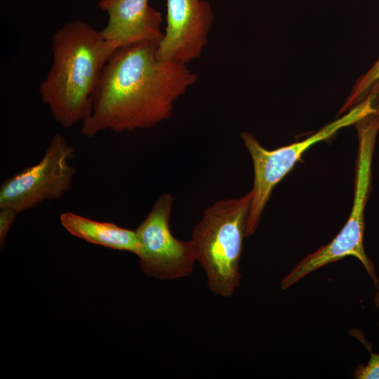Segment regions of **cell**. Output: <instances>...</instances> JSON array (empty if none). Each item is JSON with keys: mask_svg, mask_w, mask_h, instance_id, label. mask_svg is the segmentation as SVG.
I'll list each match as a JSON object with an SVG mask.
<instances>
[{"mask_svg": "<svg viewBox=\"0 0 379 379\" xmlns=\"http://www.w3.org/2000/svg\"><path fill=\"white\" fill-rule=\"evenodd\" d=\"M156 42L121 47L107 62L80 133L93 138L154 128L173 115L175 102L197 81L187 64L160 60Z\"/></svg>", "mask_w": 379, "mask_h": 379, "instance_id": "1", "label": "cell"}, {"mask_svg": "<svg viewBox=\"0 0 379 379\" xmlns=\"http://www.w3.org/2000/svg\"><path fill=\"white\" fill-rule=\"evenodd\" d=\"M51 50L52 64L39 95L55 121L69 128L90 115L104 67L117 48L100 30L77 19L55 30Z\"/></svg>", "mask_w": 379, "mask_h": 379, "instance_id": "2", "label": "cell"}, {"mask_svg": "<svg viewBox=\"0 0 379 379\" xmlns=\"http://www.w3.org/2000/svg\"><path fill=\"white\" fill-rule=\"evenodd\" d=\"M251 192L215 202L192 231L197 261L204 270L210 291L232 296L240 284L239 261L246 236Z\"/></svg>", "mask_w": 379, "mask_h": 379, "instance_id": "3", "label": "cell"}, {"mask_svg": "<svg viewBox=\"0 0 379 379\" xmlns=\"http://www.w3.org/2000/svg\"><path fill=\"white\" fill-rule=\"evenodd\" d=\"M375 109L372 99L368 96L346 115L305 140L272 150L263 147L251 133H241V138L251 155L254 168V182L251 190L252 197L246 236H251L255 232L274 187L308 148L329 138L341 128L357 123Z\"/></svg>", "mask_w": 379, "mask_h": 379, "instance_id": "4", "label": "cell"}, {"mask_svg": "<svg viewBox=\"0 0 379 379\" xmlns=\"http://www.w3.org/2000/svg\"><path fill=\"white\" fill-rule=\"evenodd\" d=\"M358 140L354 198L347 221L331 242L307 255L291 270L281 281L283 290L312 272L347 256L357 258L378 286V279L373 262L366 255L363 244L364 209L371 187V164L376 139L371 135L364 134Z\"/></svg>", "mask_w": 379, "mask_h": 379, "instance_id": "5", "label": "cell"}, {"mask_svg": "<svg viewBox=\"0 0 379 379\" xmlns=\"http://www.w3.org/2000/svg\"><path fill=\"white\" fill-rule=\"evenodd\" d=\"M75 149L60 133L53 135L43 158L5 179L0 186V208L18 213L46 200L58 199L71 188L75 168L70 161Z\"/></svg>", "mask_w": 379, "mask_h": 379, "instance_id": "6", "label": "cell"}, {"mask_svg": "<svg viewBox=\"0 0 379 379\" xmlns=\"http://www.w3.org/2000/svg\"><path fill=\"white\" fill-rule=\"evenodd\" d=\"M173 202L172 195H161L135 230L140 270L147 276L160 280L190 276L197 261L192 240L180 241L171 232Z\"/></svg>", "mask_w": 379, "mask_h": 379, "instance_id": "7", "label": "cell"}, {"mask_svg": "<svg viewBox=\"0 0 379 379\" xmlns=\"http://www.w3.org/2000/svg\"><path fill=\"white\" fill-rule=\"evenodd\" d=\"M166 26L157 44L162 60L187 64L199 58L208 43L214 15L206 0H166Z\"/></svg>", "mask_w": 379, "mask_h": 379, "instance_id": "8", "label": "cell"}, {"mask_svg": "<svg viewBox=\"0 0 379 379\" xmlns=\"http://www.w3.org/2000/svg\"><path fill=\"white\" fill-rule=\"evenodd\" d=\"M150 0H100L98 6L108 16L102 36L117 49L141 42L159 43L164 32L161 13Z\"/></svg>", "mask_w": 379, "mask_h": 379, "instance_id": "9", "label": "cell"}, {"mask_svg": "<svg viewBox=\"0 0 379 379\" xmlns=\"http://www.w3.org/2000/svg\"><path fill=\"white\" fill-rule=\"evenodd\" d=\"M60 222L72 235L88 243L128 251L136 255L138 253L139 244L135 230L124 228L110 222L91 220L72 212L62 213Z\"/></svg>", "mask_w": 379, "mask_h": 379, "instance_id": "10", "label": "cell"}, {"mask_svg": "<svg viewBox=\"0 0 379 379\" xmlns=\"http://www.w3.org/2000/svg\"><path fill=\"white\" fill-rule=\"evenodd\" d=\"M378 82L379 58L373 65L357 79L339 114L364 100L372 88Z\"/></svg>", "mask_w": 379, "mask_h": 379, "instance_id": "11", "label": "cell"}, {"mask_svg": "<svg viewBox=\"0 0 379 379\" xmlns=\"http://www.w3.org/2000/svg\"><path fill=\"white\" fill-rule=\"evenodd\" d=\"M371 357L366 365H359L354 373L357 379H379V354L370 351Z\"/></svg>", "mask_w": 379, "mask_h": 379, "instance_id": "12", "label": "cell"}, {"mask_svg": "<svg viewBox=\"0 0 379 379\" xmlns=\"http://www.w3.org/2000/svg\"><path fill=\"white\" fill-rule=\"evenodd\" d=\"M18 213L8 207L0 208V247L4 246L7 234Z\"/></svg>", "mask_w": 379, "mask_h": 379, "instance_id": "13", "label": "cell"}, {"mask_svg": "<svg viewBox=\"0 0 379 379\" xmlns=\"http://www.w3.org/2000/svg\"><path fill=\"white\" fill-rule=\"evenodd\" d=\"M375 304L379 308V291L375 293Z\"/></svg>", "mask_w": 379, "mask_h": 379, "instance_id": "14", "label": "cell"}]
</instances>
